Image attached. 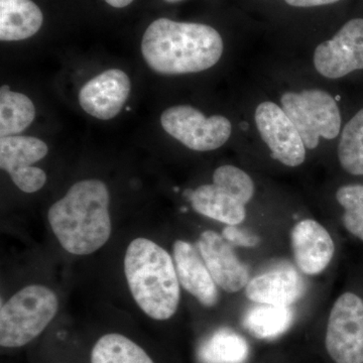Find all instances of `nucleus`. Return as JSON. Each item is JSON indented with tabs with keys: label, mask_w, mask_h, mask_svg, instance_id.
Returning <instances> with one entry per match:
<instances>
[{
	"label": "nucleus",
	"mask_w": 363,
	"mask_h": 363,
	"mask_svg": "<svg viewBox=\"0 0 363 363\" xmlns=\"http://www.w3.org/2000/svg\"><path fill=\"white\" fill-rule=\"evenodd\" d=\"M142 52L150 68L162 75L197 73L218 63L223 40L212 26L159 18L143 33Z\"/></svg>",
	"instance_id": "obj_1"
},
{
	"label": "nucleus",
	"mask_w": 363,
	"mask_h": 363,
	"mask_svg": "<svg viewBox=\"0 0 363 363\" xmlns=\"http://www.w3.org/2000/svg\"><path fill=\"white\" fill-rule=\"evenodd\" d=\"M109 202L111 196L104 182L84 180L74 184L65 197L52 205L48 219L66 252L87 255L108 241Z\"/></svg>",
	"instance_id": "obj_2"
},
{
	"label": "nucleus",
	"mask_w": 363,
	"mask_h": 363,
	"mask_svg": "<svg viewBox=\"0 0 363 363\" xmlns=\"http://www.w3.org/2000/svg\"><path fill=\"white\" fill-rule=\"evenodd\" d=\"M124 272L131 295L147 316L164 321L176 314L180 281L167 250L147 238H136L126 250Z\"/></svg>",
	"instance_id": "obj_3"
},
{
	"label": "nucleus",
	"mask_w": 363,
	"mask_h": 363,
	"mask_svg": "<svg viewBox=\"0 0 363 363\" xmlns=\"http://www.w3.org/2000/svg\"><path fill=\"white\" fill-rule=\"evenodd\" d=\"M59 301L51 289L30 285L14 294L0 309V345L16 348L32 342L56 316Z\"/></svg>",
	"instance_id": "obj_4"
},
{
	"label": "nucleus",
	"mask_w": 363,
	"mask_h": 363,
	"mask_svg": "<svg viewBox=\"0 0 363 363\" xmlns=\"http://www.w3.org/2000/svg\"><path fill=\"white\" fill-rule=\"evenodd\" d=\"M281 108L302 136L306 149L314 150L320 138L333 140L341 128V116L335 99L323 90L286 92L281 98Z\"/></svg>",
	"instance_id": "obj_5"
},
{
	"label": "nucleus",
	"mask_w": 363,
	"mask_h": 363,
	"mask_svg": "<svg viewBox=\"0 0 363 363\" xmlns=\"http://www.w3.org/2000/svg\"><path fill=\"white\" fill-rule=\"evenodd\" d=\"M161 123L169 135L197 152L219 149L233 133V125L226 117H206L189 105L169 107L162 112Z\"/></svg>",
	"instance_id": "obj_6"
},
{
	"label": "nucleus",
	"mask_w": 363,
	"mask_h": 363,
	"mask_svg": "<svg viewBox=\"0 0 363 363\" xmlns=\"http://www.w3.org/2000/svg\"><path fill=\"white\" fill-rule=\"evenodd\" d=\"M335 363H363V300L344 293L334 303L325 338Z\"/></svg>",
	"instance_id": "obj_7"
},
{
	"label": "nucleus",
	"mask_w": 363,
	"mask_h": 363,
	"mask_svg": "<svg viewBox=\"0 0 363 363\" xmlns=\"http://www.w3.org/2000/svg\"><path fill=\"white\" fill-rule=\"evenodd\" d=\"M314 65L324 77L342 78L363 69V18L346 23L332 38L318 45Z\"/></svg>",
	"instance_id": "obj_8"
},
{
	"label": "nucleus",
	"mask_w": 363,
	"mask_h": 363,
	"mask_svg": "<svg viewBox=\"0 0 363 363\" xmlns=\"http://www.w3.org/2000/svg\"><path fill=\"white\" fill-rule=\"evenodd\" d=\"M255 118L260 136L274 160L288 167H298L305 162L302 136L283 108L274 102H262L257 107Z\"/></svg>",
	"instance_id": "obj_9"
},
{
	"label": "nucleus",
	"mask_w": 363,
	"mask_h": 363,
	"mask_svg": "<svg viewBox=\"0 0 363 363\" xmlns=\"http://www.w3.org/2000/svg\"><path fill=\"white\" fill-rule=\"evenodd\" d=\"M47 143L33 136H4L0 138V167L7 172L16 187L35 193L44 187L47 175L32 167L47 156Z\"/></svg>",
	"instance_id": "obj_10"
},
{
	"label": "nucleus",
	"mask_w": 363,
	"mask_h": 363,
	"mask_svg": "<svg viewBox=\"0 0 363 363\" xmlns=\"http://www.w3.org/2000/svg\"><path fill=\"white\" fill-rule=\"evenodd\" d=\"M130 79L125 72L111 69L88 81L79 92V104L88 114L109 121L118 116L130 96Z\"/></svg>",
	"instance_id": "obj_11"
},
{
	"label": "nucleus",
	"mask_w": 363,
	"mask_h": 363,
	"mask_svg": "<svg viewBox=\"0 0 363 363\" xmlns=\"http://www.w3.org/2000/svg\"><path fill=\"white\" fill-rule=\"evenodd\" d=\"M198 248L212 278L222 290L236 293L247 286L250 271L240 262L233 247L215 231H204L198 240Z\"/></svg>",
	"instance_id": "obj_12"
},
{
	"label": "nucleus",
	"mask_w": 363,
	"mask_h": 363,
	"mask_svg": "<svg viewBox=\"0 0 363 363\" xmlns=\"http://www.w3.org/2000/svg\"><path fill=\"white\" fill-rule=\"evenodd\" d=\"M296 264L308 276L321 274L330 264L335 245L323 225L312 219L298 222L291 233Z\"/></svg>",
	"instance_id": "obj_13"
},
{
	"label": "nucleus",
	"mask_w": 363,
	"mask_h": 363,
	"mask_svg": "<svg viewBox=\"0 0 363 363\" xmlns=\"http://www.w3.org/2000/svg\"><path fill=\"white\" fill-rule=\"evenodd\" d=\"M173 255L180 285L204 307H214L218 302V289L197 250L187 241L177 240Z\"/></svg>",
	"instance_id": "obj_14"
},
{
	"label": "nucleus",
	"mask_w": 363,
	"mask_h": 363,
	"mask_svg": "<svg viewBox=\"0 0 363 363\" xmlns=\"http://www.w3.org/2000/svg\"><path fill=\"white\" fill-rule=\"evenodd\" d=\"M304 293V281L291 267L260 274L245 286V295L252 302L283 307L297 302Z\"/></svg>",
	"instance_id": "obj_15"
},
{
	"label": "nucleus",
	"mask_w": 363,
	"mask_h": 363,
	"mask_svg": "<svg viewBox=\"0 0 363 363\" xmlns=\"http://www.w3.org/2000/svg\"><path fill=\"white\" fill-rule=\"evenodd\" d=\"M185 196L197 213L227 225H238L247 216L245 205L216 184L186 190Z\"/></svg>",
	"instance_id": "obj_16"
},
{
	"label": "nucleus",
	"mask_w": 363,
	"mask_h": 363,
	"mask_svg": "<svg viewBox=\"0 0 363 363\" xmlns=\"http://www.w3.org/2000/svg\"><path fill=\"white\" fill-rule=\"evenodd\" d=\"M44 16L32 0H0V40H23L42 28Z\"/></svg>",
	"instance_id": "obj_17"
},
{
	"label": "nucleus",
	"mask_w": 363,
	"mask_h": 363,
	"mask_svg": "<svg viewBox=\"0 0 363 363\" xmlns=\"http://www.w3.org/2000/svg\"><path fill=\"white\" fill-rule=\"evenodd\" d=\"M250 346L242 336L230 329L215 332L200 346V360L203 363H245Z\"/></svg>",
	"instance_id": "obj_18"
},
{
	"label": "nucleus",
	"mask_w": 363,
	"mask_h": 363,
	"mask_svg": "<svg viewBox=\"0 0 363 363\" xmlns=\"http://www.w3.org/2000/svg\"><path fill=\"white\" fill-rule=\"evenodd\" d=\"M35 107L25 94L13 92L9 86L0 89V135L11 136L21 133L32 124Z\"/></svg>",
	"instance_id": "obj_19"
},
{
	"label": "nucleus",
	"mask_w": 363,
	"mask_h": 363,
	"mask_svg": "<svg viewBox=\"0 0 363 363\" xmlns=\"http://www.w3.org/2000/svg\"><path fill=\"white\" fill-rule=\"evenodd\" d=\"M293 318L289 307L260 304L245 314L243 326L253 337L274 339L290 328Z\"/></svg>",
	"instance_id": "obj_20"
},
{
	"label": "nucleus",
	"mask_w": 363,
	"mask_h": 363,
	"mask_svg": "<svg viewBox=\"0 0 363 363\" xmlns=\"http://www.w3.org/2000/svg\"><path fill=\"white\" fill-rule=\"evenodd\" d=\"M91 363H155L140 346L118 333L102 336L91 352Z\"/></svg>",
	"instance_id": "obj_21"
},
{
	"label": "nucleus",
	"mask_w": 363,
	"mask_h": 363,
	"mask_svg": "<svg viewBox=\"0 0 363 363\" xmlns=\"http://www.w3.org/2000/svg\"><path fill=\"white\" fill-rule=\"evenodd\" d=\"M338 157L344 171L351 175L363 176V108L344 128Z\"/></svg>",
	"instance_id": "obj_22"
},
{
	"label": "nucleus",
	"mask_w": 363,
	"mask_h": 363,
	"mask_svg": "<svg viewBox=\"0 0 363 363\" xmlns=\"http://www.w3.org/2000/svg\"><path fill=\"white\" fill-rule=\"evenodd\" d=\"M336 199L344 208L342 221L346 230L363 241V185L339 188Z\"/></svg>",
	"instance_id": "obj_23"
},
{
	"label": "nucleus",
	"mask_w": 363,
	"mask_h": 363,
	"mask_svg": "<svg viewBox=\"0 0 363 363\" xmlns=\"http://www.w3.org/2000/svg\"><path fill=\"white\" fill-rule=\"evenodd\" d=\"M213 183L225 189L238 201L247 205L255 194V184L245 171L226 164L219 167L213 174Z\"/></svg>",
	"instance_id": "obj_24"
},
{
	"label": "nucleus",
	"mask_w": 363,
	"mask_h": 363,
	"mask_svg": "<svg viewBox=\"0 0 363 363\" xmlns=\"http://www.w3.org/2000/svg\"><path fill=\"white\" fill-rule=\"evenodd\" d=\"M224 240L230 245L243 247H255L259 245V236L247 233L236 225H227L222 233Z\"/></svg>",
	"instance_id": "obj_25"
},
{
	"label": "nucleus",
	"mask_w": 363,
	"mask_h": 363,
	"mask_svg": "<svg viewBox=\"0 0 363 363\" xmlns=\"http://www.w3.org/2000/svg\"><path fill=\"white\" fill-rule=\"evenodd\" d=\"M285 1L295 7H314L335 4L340 0H285Z\"/></svg>",
	"instance_id": "obj_26"
},
{
	"label": "nucleus",
	"mask_w": 363,
	"mask_h": 363,
	"mask_svg": "<svg viewBox=\"0 0 363 363\" xmlns=\"http://www.w3.org/2000/svg\"><path fill=\"white\" fill-rule=\"evenodd\" d=\"M105 1H106L109 6L116 7V9H123V7L130 6L133 0H105Z\"/></svg>",
	"instance_id": "obj_27"
},
{
	"label": "nucleus",
	"mask_w": 363,
	"mask_h": 363,
	"mask_svg": "<svg viewBox=\"0 0 363 363\" xmlns=\"http://www.w3.org/2000/svg\"><path fill=\"white\" fill-rule=\"evenodd\" d=\"M164 1L169 2V4H175V2L182 1V0H164Z\"/></svg>",
	"instance_id": "obj_28"
}]
</instances>
